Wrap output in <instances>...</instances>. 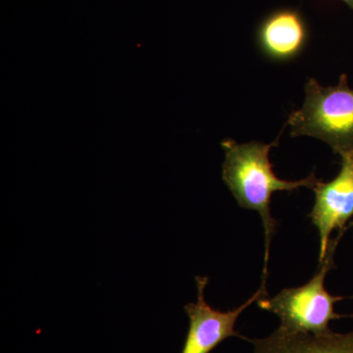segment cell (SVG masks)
<instances>
[{
    "label": "cell",
    "instance_id": "obj_1",
    "mask_svg": "<svg viewBox=\"0 0 353 353\" xmlns=\"http://www.w3.org/2000/svg\"><path fill=\"white\" fill-rule=\"evenodd\" d=\"M279 145L260 141L239 143L234 139H225L221 143L225 152L222 178L241 208L259 213L265 232V265L263 280L267 276L269 248L278 222L271 216L272 194L275 192H294L301 188L313 189L320 180L314 173L299 181L282 180L275 175L269 153Z\"/></svg>",
    "mask_w": 353,
    "mask_h": 353
},
{
    "label": "cell",
    "instance_id": "obj_2",
    "mask_svg": "<svg viewBox=\"0 0 353 353\" xmlns=\"http://www.w3.org/2000/svg\"><path fill=\"white\" fill-rule=\"evenodd\" d=\"M303 106L288 119L292 137H312L339 155L353 153V88L343 74L338 85L323 87L309 78Z\"/></svg>",
    "mask_w": 353,
    "mask_h": 353
},
{
    "label": "cell",
    "instance_id": "obj_3",
    "mask_svg": "<svg viewBox=\"0 0 353 353\" xmlns=\"http://www.w3.org/2000/svg\"><path fill=\"white\" fill-rule=\"evenodd\" d=\"M341 234L330 243L326 256L319 262L314 277L305 285L285 289L277 296L261 297L257 305L280 318L281 328L299 333L324 334L332 320L340 318L334 312V303L343 297L332 296L325 288V278L334 267V255Z\"/></svg>",
    "mask_w": 353,
    "mask_h": 353
},
{
    "label": "cell",
    "instance_id": "obj_4",
    "mask_svg": "<svg viewBox=\"0 0 353 353\" xmlns=\"http://www.w3.org/2000/svg\"><path fill=\"white\" fill-rule=\"evenodd\" d=\"M197 301L188 303L185 311L190 319L189 331L182 352L181 353H210L223 341L232 336L245 339L236 329L239 316L252 305L254 301L266 296L265 288L255 292L243 305L234 310L220 311L213 309L204 299V290L209 282L208 277H196ZM248 340V339H245Z\"/></svg>",
    "mask_w": 353,
    "mask_h": 353
},
{
    "label": "cell",
    "instance_id": "obj_5",
    "mask_svg": "<svg viewBox=\"0 0 353 353\" xmlns=\"http://www.w3.org/2000/svg\"><path fill=\"white\" fill-rule=\"evenodd\" d=\"M341 170L331 182L313 188L315 202L309 217L320 238L319 262L324 260L334 230L343 229L353 216V153L341 155Z\"/></svg>",
    "mask_w": 353,
    "mask_h": 353
},
{
    "label": "cell",
    "instance_id": "obj_6",
    "mask_svg": "<svg viewBox=\"0 0 353 353\" xmlns=\"http://www.w3.org/2000/svg\"><path fill=\"white\" fill-rule=\"evenodd\" d=\"M248 341L254 345V353H353V331L316 334L279 327L267 338Z\"/></svg>",
    "mask_w": 353,
    "mask_h": 353
},
{
    "label": "cell",
    "instance_id": "obj_7",
    "mask_svg": "<svg viewBox=\"0 0 353 353\" xmlns=\"http://www.w3.org/2000/svg\"><path fill=\"white\" fill-rule=\"evenodd\" d=\"M307 41V30L296 11L281 10L272 14L260 27L259 43L266 57L287 61L303 51Z\"/></svg>",
    "mask_w": 353,
    "mask_h": 353
},
{
    "label": "cell",
    "instance_id": "obj_8",
    "mask_svg": "<svg viewBox=\"0 0 353 353\" xmlns=\"http://www.w3.org/2000/svg\"><path fill=\"white\" fill-rule=\"evenodd\" d=\"M341 1L345 2V3L353 10V0H341Z\"/></svg>",
    "mask_w": 353,
    "mask_h": 353
}]
</instances>
